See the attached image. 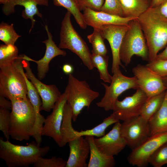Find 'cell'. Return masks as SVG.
<instances>
[{"label": "cell", "mask_w": 167, "mask_h": 167, "mask_svg": "<svg viewBox=\"0 0 167 167\" xmlns=\"http://www.w3.org/2000/svg\"><path fill=\"white\" fill-rule=\"evenodd\" d=\"M137 19L146 41L150 62L167 45V18L153 7L149 8Z\"/></svg>", "instance_id": "obj_1"}, {"label": "cell", "mask_w": 167, "mask_h": 167, "mask_svg": "<svg viewBox=\"0 0 167 167\" xmlns=\"http://www.w3.org/2000/svg\"><path fill=\"white\" fill-rule=\"evenodd\" d=\"M54 5L65 8L74 16L76 22L82 29H85L87 25L83 14L79 10L76 0H53Z\"/></svg>", "instance_id": "obj_27"}, {"label": "cell", "mask_w": 167, "mask_h": 167, "mask_svg": "<svg viewBox=\"0 0 167 167\" xmlns=\"http://www.w3.org/2000/svg\"><path fill=\"white\" fill-rule=\"evenodd\" d=\"M18 54V49L15 45H1L0 68L14 62L19 56Z\"/></svg>", "instance_id": "obj_30"}, {"label": "cell", "mask_w": 167, "mask_h": 167, "mask_svg": "<svg viewBox=\"0 0 167 167\" xmlns=\"http://www.w3.org/2000/svg\"><path fill=\"white\" fill-rule=\"evenodd\" d=\"M93 28L92 33L87 36L88 40L92 45V52L102 55H106L107 50L104 42L105 39L98 28Z\"/></svg>", "instance_id": "obj_31"}, {"label": "cell", "mask_w": 167, "mask_h": 167, "mask_svg": "<svg viewBox=\"0 0 167 167\" xmlns=\"http://www.w3.org/2000/svg\"><path fill=\"white\" fill-rule=\"evenodd\" d=\"M146 66L154 73L162 78L167 77V59L155 58Z\"/></svg>", "instance_id": "obj_35"}, {"label": "cell", "mask_w": 167, "mask_h": 167, "mask_svg": "<svg viewBox=\"0 0 167 167\" xmlns=\"http://www.w3.org/2000/svg\"><path fill=\"white\" fill-rule=\"evenodd\" d=\"M23 74L27 85V96L35 111L36 121L38 122H41L44 118V116L40 113L41 107L42 105L41 97L34 85L26 77L24 71H23Z\"/></svg>", "instance_id": "obj_28"}, {"label": "cell", "mask_w": 167, "mask_h": 167, "mask_svg": "<svg viewBox=\"0 0 167 167\" xmlns=\"http://www.w3.org/2000/svg\"><path fill=\"white\" fill-rule=\"evenodd\" d=\"M110 84L101 83L105 92L101 100L96 103V105L106 111L112 110L115 103L119 96L125 91L131 89H137L139 88L136 78L128 77L122 73L120 70L113 74Z\"/></svg>", "instance_id": "obj_8"}, {"label": "cell", "mask_w": 167, "mask_h": 167, "mask_svg": "<svg viewBox=\"0 0 167 167\" xmlns=\"http://www.w3.org/2000/svg\"><path fill=\"white\" fill-rule=\"evenodd\" d=\"M12 103L9 133L14 139L28 140L32 136L36 116L33 107L27 97L10 100Z\"/></svg>", "instance_id": "obj_2"}, {"label": "cell", "mask_w": 167, "mask_h": 167, "mask_svg": "<svg viewBox=\"0 0 167 167\" xmlns=\"http://www.w3.org/2000/svg\"><path fill=\"white\" fill-rule=\"evenodd\" d=\"M120 132L126 145L131 150L138 147L150 136L148 121L140 115L121 123Z\"/></svg>", "instance_id": "obj_11"}, {"label": "cell", "mask_w": 167, "mask_h": 167, "mask_svg": "<svg viewBox=\"0 0 167 167\" xmlns=\"http://www.w3.org/2000/svg\"><path fill=\"white\" fill-rule=\"evenodd\" d=\"M162 79L165 86L167 88V77H162Z\"/></svg>", "instance_id": "obj_44"}, {"label": "cell", "mask_w": 167, "mask_h": 167, "mask_svg": "<svg viewBox=\"0 0 167 167\" xmlns=\"http://www.w3.org/2000/svg\"><path fill=\"white\" fill-rule=\"evenodd\" d=\"M69 156L65 167H87L90 153L89 143L83 136L76 137L68 143Z\"/></svg>", "instance_id": "obj_20"}, {"label": "cell", "mask_w": 167, "mask_h": 167, "mask_svg": "<svg viewBox=\"0 0 167 167\" xmlns=\"http://www.w3.org/2000/svg\"><path fill=\"white\" fill-rule=\"evenodd\" d=\"M22 60L20 54L12 64L0 68V96L10 100L27 97Z\"/></svg>", "instance_id": "obj_4"}, {"label": "cell", "mask_w": 167, "mask_h": 167, "mask_svg": "<svg viewBox=\"0 0 167 167\" xmlns=\"http://www.w3.org/2000/svg\"><path fill=\"white\" fill-rule=\"evenodd\" d=\"M64 92L67 103L72 110V120L76 121L84 107L88 109L92 102L99 96V93L92 89L84 80H80L72 74L69 75Z\"/></svg>", "instance_id": "obj_6"}, {"label": "cell", "mask_w": 167, "mask_h": 167, "mask_svg": "<svg viewBox=\"0 0 167 167\" xmlns=\"http://www.w3.org/2000/svg\"><path fill=\"white\" fill-rule=\"evenodd\" d=\"M6 98L0 96V108L11 109L12 103L10 101H9Z\"/></svg>", "instance_id": "obj_39"}, {"label": "cell", "mask_w": 167, "mask_h": 167, "mask_svg": "<svg viewBox=\"0 0 167 167\" xmlns=\"http://www.w3.org/2000/svg\"><path fill=\"white\" fill-rule=\"evenodd\" d=\"M167 141V132L157 133L149 136L138 147L132 150L127 158L128 162L138 167L147 166L151 155Z\"/></svg>", "instance_id": "obj_10"}, {"label": "cell", "mask_w": 167, "mask_h": 167, "mask_svg": "<svg viewBox=\"0 0 167 167\" xmlns=\"http://www.w3.org/2000/svg\"><path fill=\"white\" fill-rule=\"evenodd\" d=\"M123 17L137 19L150 7L151 0H120Z\"/></svg>", "instance_id": "obj_23"}, {"label": "cell", "mask_w": 167, "mask_h": 167, "mask_svg": "<svg viewBox=\"0 0 167 167\" xmlns=\"http://www.w3.org/2000/svg\"><path fill=\"white\" fill-rule=\"evenodd\" d=\"M45 29L46 31L48 39L42 42L46 46V50L43 57L38 60H35L25 54H22V58L28 61L35 62L37 64V77L40 80L44 78L46 73L49 69L50 62L54 57L58 55L65 56L66 52L59 48L55 44L52 39V36L49 32L48 26L45 25Z\"/></svg>", "instance_id": "obj_18"}, {"label": "cell", "mask_w": 167, "mask_h": 167, "mask_svg": "<svg viewBox=\"0 0 167 167\" xmlns=\"http://www.w3.org/2000/svg\"><path fill=\"white\" fill-rule=\"evenodd\" d=\"M83 17L87 25L98 28L106 25H128L133 18H126L109 14L101 11H96L89 8L83 10Z\"/></svg>", "instance_id": "obj_19"}, {"label": "cell", "mask_w": 167, "mask_h": 167, "mask_svg": "<svg viewBox=\"0 0 167 167\" xmlns=\"http://www.w3.org/2000/svg\"><path fill=\"white\" fill-rule=\"evenodd\" d=\"M166 90L161 93L148 98L142 106L140 115L148 121L161 106L165 98Z\"/></svg>", "instance_id": "obj_25"}, {"label": "cell", "mask_w": 167, "mask_h": 167, "mask_svg": "<svg viewBox=\"0 0 167 167\" xmlns=\"http://www.w3.org/2000/svg\"><path fill=\"white\" fill-rule=\"evenodd\" d=\"M91 58L94 67L99 71L100 79L105 82L110 84L112 76L110 75L108 70L109 56L92 53Z\"/></svg>", "instance_id": "obj_29"}, {"label": "cell", "mask_w": 167, "mask_h": 167, "mask_svg": "<svg viewBox=\"0 0 167 167\" xmlns=\"http://www.w3.org/2000/svg\"><path fill=\"white\" fill-rule=\"evenodd\" d=\"M119 121L111 114L105 118L102 123L92 129L80 131L75 130V137L91 136L101 137L105 134V130L108 127Z\"/></svg>", "instance_id": "obj_26"}, {"label": "cell", "mask_w": 167, "mask_h": 167, "mask_svg": "<svg viewBox=\"0 0 167 167\" xmlns=\"http://www.w3.org/2000/svg\"><path fill=\"white\" fill-rule=\"evenodd\" d=\"M49 0H5L3 3L2 11L3 13L8 15L15 12V7L16 6H22L24 8L22 16L24 19H30L31 21L32 25L29 30L30 33L34 27L36 21L34 18L36 15L42 18V15L38 9V5L49 6Z\"/></svg>", "instance_id": "obj_17"}, {"label": "cell", "mask_w": 167, "mask_h": 167, "mask_svg": "<svg viewBox=\"0 0 167 167\" xmlns=\"http://www.w3.org/2000/svg\"><path fill=\"white\" fill-rule=\"evenodd\" d=\"M63 72L66 74L70 75L74 71L72 66L69 64H64L62 68Z\"/></svg>", "instance_id": "obj_41"}, {"label": "cell", "mask_w": 167, "mask_h": 167, "mask_svg": "<svg viewBox=\"0 0 167 167\" xmlns=\"http://www.w3.org/2000/svg\"><path fill=\"white\" fill-rule=\"evenodd\" d=\"M132 72L136 78L139 88L146 94L148 98L161 93L167 89L162 78L146 65L138 64L133 68Z\"/></svg>", "instance_id": "obj_14"}, {"label": "cell", "mask_w": 167, "mask_h": 167, "mask_svg": "<svg viewBox=\"0 0 167 167\" xmlns=\"http://www.w3.org/2000/svg\"><path fill=\"white\" fill-rule=\"evenodd\" d=\"M67 103L65 92L62 94L55 103L51 113L45 119L42 128V135L53 139L59 146L61 142V129L63 117L64 108Z\"/></svg>", "instance_id": "obj_15"}, {"label": "cell", "mask_w": 167, "mask_h": 167, "mask_svg": "<svg viewBox=\"0 0 167 167\" xmlns=\"http://www.w3.org/2000/svg\"><path fill=\"white\" fill-rule=\"evenodd\" d=\"M129 27L128 25H106L98 28L103 37L108 41L112 55V73L120 70V66L124 69L121 62L119 51L123 37Z\"/></svg>", "instance_id": "obj_13"}, {"label": "cell", "mask_w": 167, "mask_h": 167, "mask_svg": "<svg viewBox=\"0 0 167 167\" xmlns=\"http://www.w3.org/2000/svg\"><path fill=\"white\" fill-rule=\"evenodd\" d=\"M100 11L123 17L122 9L120 0H105Z\"/></svg>", "instance_id": "obj_36"}, {"label": "cell", "mask_w": 167, "mask_h": 167, "mask_svg": "<svg viewBox=\"0 0 167 167\" xmlns=\"http://www.w3.org/2000/svg\"><path fill=\"white\" fill-rule=\"evenodd\" d=\"M72 112L69 105L66 103L65 105L61 129V142L59 147L64 146L70 141L75 138L74 131L72 125Z\"/></svg>", "instance_id": "obj_24"}, {"label": "cell", "mask_w": 167, "mask_h": 167, "mask_svg": "<svg viewBox=\"0 0 167 167\" xmlns=\"http://www.w3.org/2000/svg\"><path fill=\"white\" fill-rule=\"evenodd\" d=\"M120 125L119 122H117L107 134L98 138H94L96 146L103 153L113 156L118 155L127 146L120 133Z\"/></svg>", "instance_id": "obj_16"}, {"label": "cell", "mask_w": 167, "mask_h": 167, "mask_svg": "<svg viewBox=\"0 0 167 167\" xmlns=\"http://www.w3.org/2000/svg\"><path fill=\"white\" fill-rule=\"evenodd\" d=\"M156 58L160 59H167V45L163 51L157 55Z\"/></svg>", "instance_id": "obj_42"}, {"label": "cell", "mask_w": 167, "mask_h": 167, "mask_svg": "<svg viewBox=\"0 0 167 167\" xmlns=\"http://www.w3.org/2000/svg\"><path fill=\"white\" fill-rule=\"evenodd\" d=\"M155 7L162 15L167 18V0Z\"/></svg>", "instance_id": "obj_40"}, {"label": "cell", "mask_w": 167, "mask_h": 167, "mask_svg": "<svg viewBox=\"0 0 167 167\" xmlns=\"http://www.w3.org/2000/svg\"><path fill=\"white\" fill-rule=\"evenodd\" d=\"M49 146L41 147L36 141L27 145H17L9 140L0 138V158L4 160L8 167H27L33 164L41 156L49 152Z\"/></svg>", "instance_id": "obj_3"}, {"label": "cell", "mask_w": 167, "mask_h": 167, "mask_svg": "<svg viewBox=\"0 0 167 167\" xmlns=\"http://www.w3.org/2000/svg\"><path fill=\"white\" fill-rule=\"evenodd\" d=\"M22 62L26 77L34 85L41 98L42 105L40 110L50 112L62 94L55 85L45 84L37 78L32 71L28 61L23 59Z\"/></svg>", "instance_id": "obj_12"}, {"label": "cell", "mask_w": 167, "mask_h": 167, "mask_svg": "<svg viewBox=\"0 0 167 167\" xmlns=\"http://www.w3.org/2000/svg\"><path fill=\"white\" fill-rule=\"evenodd\" d=\"M150 136L167 132V89L161 108L148 121Z\"/></svg>", "instance_id": "obj_22"}, {"label": "cell", "mask_w": 167, "mask_h": 167, "mask_svg": "<svg viewBox=\"0 0 167 167\" xmlns=\"http://www.w3.org/2000/svg\"><path fill=\"white\" fill-rule=\"evenodd\" d=\"M40 157L33 164L35 167H65L67 161L61 157L54 156L51 158Z\"/></svg>", "instance_id": "obj_34"}, {"label": "cell", "mask_w": 167, "mask_h": 167, "mask_svg": "<svg viewBox=\"0 0 167 167\" xmlns=\"http://www.w3.org/2000/svg\"><path fill=\"white\" fill-rule=\"evenodd\" d=\"M128 28L123 37L121 46L119 57L125 66L130 63L135 55L143 60L148 61V51L146 41L137 19L129 23Z\"/></svg>", "instance_id": "obj_5"}, {"label": "cell", "mask_w": 167, "mask_h": 167, "mask_svg": "<svg viewBox=\"0 0 167 167\" xmlns=\"http://www.w3.org/2000/svg\"><path fill=\"white\" fill-rule=\"evenodd\" d=\"M14 25H9L2 22L0 24V40L7 45H15L21 36L18 34L14 28Z\"/></svg>", "instance_id": "obj_32"}, {"label": "cell", "mask_w": 167, "mask_h": 167, "mask_svg": "<svg viewBox=\"0 0 167 167\" xmlns=\"http://www.w3.org/2000/svg\"><path fill=\"white\" fill-rule=\"evenodd\" d=\"M148 98L144 92L139 88L132 95L126 97L122 101L118 99L112 114L119 121L130 120L140 115L142 106Z\"/></svg>", "instance_id": "obj_9"}, {"label": "cell", "mask_w": 167, "mask_h": 167, "mask_svg": "<svg viewBox=\"0 0 167 167\" xmlns=\"http://www.w3.org/2000/svg\"><path fill=\"white\" fill-rule=\"evenodd\" d=\"M166 0H151L150 8L156 7Z\"/></svg>", "instance_id": "obj_43"}, {"label": "cell", "mask_w": 167, "mask_h": 167, "mask_svg": "<svg viewBox=\"0 0 167 167\" xmlns=\"http://www.w3.org/2000/svg\"><path fill=\"white\" fill-rule=\"evenodd\" d=\"M71 15L67 11L62 22L58 47L70 50L80 58L89 70H92L95 67L91 54L86 43L73 27L71 19Z\"/></svg>", "instance_id": "obj_7"}, {"label": "cell", "mask_w": 167, "mask_h": 167, "mask_svg": "<svg viewBox=\"0 0 167 167\" xmlns=\"http://www.w3.org/2000/svg\"><path fill=\"white\" fill-rule=\"evenodd\" d=\"M10 114L9 110L0 108V130L6 140H9L10 137L9 133Z\"/></svg>", "instance_id": "obj_37"}, {"label": "cell", "mask_w": 167, "mask_h": 167, "mask_svg": "<svg viewBox=\"0 0 167 167\" xmlns=\"http://www.w3.org/2000/svg\"><path fill=\"white\" fill-rule=\"evenodd\" d=\"M85 138L90 146L88 167H113L116 161L113 156L107 155L100 151L96 146L93 136H86Z\"/></svg>", "instance_id": "obj_21"}, {"label": "cell", "mask_w": 167, "mask_h": 167, "mask_svg": "<svg viewBox=\"0 0 167 167\" xmlns=\"http://www.w3.org/2000/svg\"><path fill=\"white\" fill-rule=\"evenodd\" d=\"M149 164L154 167H161L167 164V141L152 153L149 158Z\"/></svg>", "instance_id": "obj_33"}, {"label": "cell", "mask_w": 167, "mask_h": 167, "mask_svg": "<svg viewBox=\"0 0 167 167\" xmlns=\"http://www.w3.org/2000/svg\"><path fill=\"white\" fill-rule=\"evenodd\" d=\"M79 10L89 8L96 11H100L105 0H76Z\"/></svg>", "instance_id": "obj_38"}]
</instances>
